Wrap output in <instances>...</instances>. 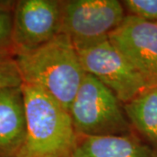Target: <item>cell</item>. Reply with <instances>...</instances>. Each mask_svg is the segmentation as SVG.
I'll return each mask as SVG.
<instances>
[{
	"label": "cell",
	"instance_id": "obj_11",
	"mask_svg": "<svg viewBox=\"0 0 157 157\" xmlns=\"http://www.w3.org/2000/svg\"><path fill=\"white\" fill-rule=\"evenodd\" d=\"M16 2L0 1V59H13V11Z\"/></svg>",
	"mask_w": 157,
	"mask_h": 157
},
{
	"label": "cell",
	"instance_id": "obj_12",
	"mask_svg": "<svg viewBox=\"0 0 157 157\" xmlns=\"http://www.w3.org/2000/svg\"><path fill=\"white\" fill-rule=\"evenodd\" d=\"M121 3L129 15L157 22V0H125Z\"/></svg>",
	"mask_w": 157,
	"mask_h": 157
},
{
	"label": "cell",
	"instance_id": "obj_4",
	"mask_svg": "<svg viewBox=\"0 0 157 157\" xmlns=\"http://www.w3.org/2000/svg\"><path fill=\"white\" fill-rule=\"evenodd\" d=\"M126 17L117 0L63 1L61 33L67 35L76 49L108 39Z\"/></svg>",
	"mask_w": 157,
	"mask_h": 157
},
{
	"label": "cell",
	"instance_id": "obj_3",
	"mask_svg": "<svg viewBox=\"0 0 157 157\" xmlns=\"http://www.w3.org/2000/svg\"><path fill=\"white\" fill-rule=\"evenodd\" d=\"M77 135H127L130 124L121 101L108 87L86 73L69 108Z\"/></svg>",
	"mask_w": 157,
	"mask_h": 157
},
{
	"label": "cell",
	"instance_id": "obj_1",
	"mask_svg": "<svg viewBox=\"0 0 157 157\" xmlns=\"http://www.w3.org/2000/svg\"><path fill=\"white\" fill-rule=\"evenodd\" d=\"M14 59L23 83L44 90L69 111L86 73L67 35L59 33L45 45L17 54Z\"/></svg>",
	"mask_w": 157,
	"mask_h": 157
},
{
	"label": "cell",
	"instance_id": "obj_10",
	"mask_svg": "<svg viewBox=\"0 0 157 157\" xmlns=\"http://www.w3.org/2000/svg\"><path fill=\"white\" fill-rule=\"evenodd\" d=\"M123 109L130 124L157 145V85L124 103Z\"/></svg>",
	"mask_w": 157,
	"mask_h": 157
},
{
	"label": "cell",
	"instance_id": "obj_8",
	"mask_svg": "<svg viewBox=\"0 0 157 157\" xmlns=\"http://www.w3.org/2000/svg\"><path fill=\"white\" fill-rule=\"evenodd\" d=\"M25 136L22 86L0 89V157H17Z\"/></svg>",
	"mask_w": 157,
	"mask_h": 157
},
{
	"label": "cell",
	"instance_id": "obj_5",
	"mask_svg": "<svg viewBox=\"0 0 157 157\" xmlns=\"http://www.w3.org/2000/svg\"><path fill=\"white\" fill-rule=\"evenodd\" d=\"M76 50L85 73L108 87L121 103L152 86L108 39Z\"/></svg>",
	"mask_w": 157,
	"mask_h": 157
},
{
	"label": "cell",
	"instance_id": "obj_9",
	"mask_svg": "<svg viewBox=\"0 0 157 157\" xmlns=\"http://www.w3.org/2000/svg\"><path fill=\"white\" fill-rule=\"evenodd\" d=\"M71 157H157V153L130 135L80 136Z\"/></svg>",
	"mask_w": 157,
	"mask_h": 157
},
{
	"label": "cell",
	"instance_id": "obj_13",
	"mask_svg": "<svg viewBox=\"0 0 157 157\" xmlns=\"http://www.w3.org/2000/svg\"><path fill=\"white\" fill-rule=\"evenodd\" d=\"M23 80L15 59H0V89L22 86Z\"/></svg>",
	"mask_w": 157,
	"mask_h": 157
},
{
	"label": "cell",
	"instance_id": "obj_6",
	"mask_svg": "<svg viewBox=\"0 0 157 157\" xmlns=\"http://www.w3.org/2000/svg\"><path fill=\"white\" fill-rule=\"evenodd\" d=\"M63 1L20 0L13 11L15 56L35 50L61 33Z\"/></svg>",
	"mask_w": 157,
	"mask_h": 157
},
{
	"label": "cell",
	"instance_id": "obj_7",
	"mask_svg": "<svg viewBox=\"0 0 157 157\" xmlns=\"http://www.w3.org/2000/svg\"><path fill=\"white\" fill-rule=\"evenodd\" d=\"M108 39L152 85H157V22L126 15Z\"/></svg>",
	"mask_w": 157,
	"mask_h": 157
},
{
	"label": "cell",
	"instance_id": "obj_14",
	"mask_svg": "<svg viewBox=\"0 0 157 157\" xmlns=\"http://www.w3.org/2000/svg\"><path fill=\"white\" fill-rule=\"evenodd\" d=\"M45 157H71L70 155H48Z\"/></svg>",
	"mask_w": 157,
	"mask_h": 157
},
{
	"label": "cell",
	"instance_id": "obj_2",
	"mask_svg": "<svg viewBox=\"0 0 157 157\" xmlns=\"http://www.w3.org/2000/svg\"><path fill=\"white\" fill-rule=\"evenodd\" d=\"M26 136L17 157L70 155L78 135L69 111L44 90L22 84Z\"/></svg>",
	"mask_w": 157,
	"mask_h": 157
}]
</instances>
